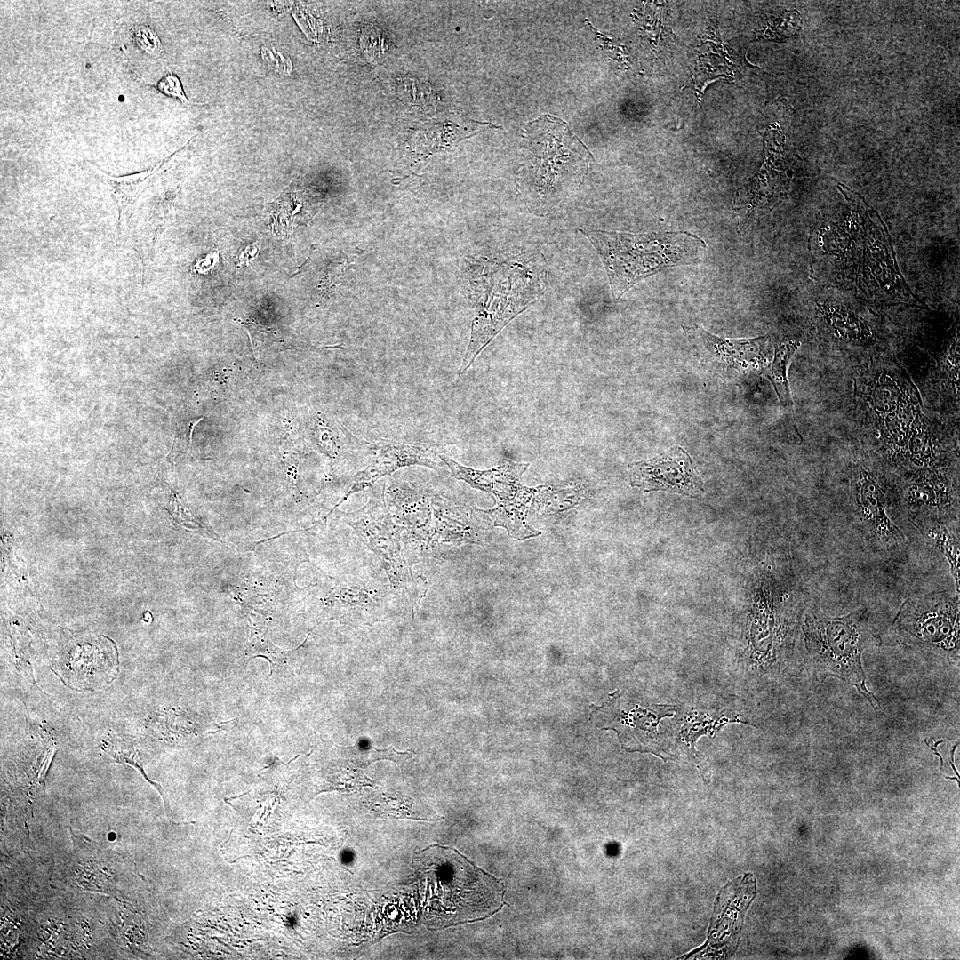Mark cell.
I'll return each instance as SVG.
<instances>
[{"mask_svg": "<svg viewBox=\"0 0 960 960\" xmlns=\"http://www.w3.org/2000/svg\"><path fill=\"white\" fill-rule=\"evenodd\" d=\"M838 188L845 203L820 217L811 232V276L866 300L924 307L900 271L880 215L858 194Z\"/></svg>", "mask_w": 960, "mask_h": 960, "instance_id": "obj_1", "label": "cell"}, {"mask_svg": "<svg viewBox=\"0 0 960 960\" xmlns=\"http://www.w3.org/2000/svg\"><path fill=\"white\" fill-rule=\"evenodd\" d=\"M415 860L423 917L432 925L484 919L503 906L500 881L455 849L432 844Z\"/></svg>", "mask_w": 960, "mask_h": 960, "instance_id": "obj_2", "label": "cell"}, {"mask_svg": "<svg viewBox=\"0 0 960 960\" xmlns=\"http://www.w3.org/2000/svg\"><path fill=\"white\" fill-rule=\"evenodd\" d=\"M523 134L520 188L529 209L545 215L582 182L592 156L564 121L548 115L527 124Z\"/></svg>", "mask_w": 960, "mask_h": 960, "instance_id": "obj_3", "label": "cell"}, {"mask_svg": "<svg viewBox=\"0 0 960 960\" xmlns=\"http://www.w3.org/2000/svg\"><path fill=\"white\" fill-rule=\"evenodd\" d=\"M580 231L598 252L615 300L641 280L666 268L697 263L707 248L702 238L687 231Z\"/></svg>", "mask_w": 960, "mask_h": 960, "instance_id": "obj_4", "label": "cell"}, {"mask_svg": "<svg viewBox=\"0 0 960 960\" xmlns=\"http://www.w3.org/2000/svg\"><path fill=\"white\" fill-rule=\"evenodd\" d=\"M545 268L540 258L517 256L498 268L497 291L484 301L472 324L471 339L458 374L474 363L492 338L516 316L539 300L544 291Z\"/></svg>", "mask_w": 960, "mask_h": 960, "instance_id": "obj_5", "label": "cell"}, {"mask_svg": "<svg viewBox=\"0 0 960 960\" xmlns=\"http://www.w3.org/2000/svg\"><path fill=\"white\" fill-rule=\"evenodd\" d=\"M804 631L807 646L821 669L855 685L871 703L876 701L866 688L861 664L862 652L872 639L865 611L840 617L813 611L806 616Z\"/></svg>", "mask_w": 960, "mask_h": 960, "instance_id": "obj_6", "label": "cell"}, {"mask_svg": "<svg viewBox=\"0 0 960 960\" xmlns=\"http://www.w3.org/2000/svg\"><path fill=\"white\" fill-rule=\"evenodd\" d=\"M896 636L911 647L940 654L959 650V594L946 591L906 599L892 623Z\"/></svg>", "mask_w": 960, "mask_h": 960, "instance_id": "obj_7", "label": "cell"}, {"mask_svg": "<svg viewBox=\"0 0 960 960\" xmlns=\"http://www.w3.org/2000/svg\"><path fill=\"white\" fill-rule=\"evenodd\" d=\"M392 518L383 493L380 495L375 492L364 508L354 514L347 515L346 523L381 560L389 583L395 590L405 602L412 601V595L419 594V590L403 556V527Z\"/></svg>", "mask_w": 960, "mask_h": 960, "instance_id": "obj_8", "label": "cell"}, {"mask_svg": "<svg viewBox=\"0 0 960 960\" xmlns=\"http://www.w3.org/2000/svg\"><path fill=\"white\" fill-rule=\"evenodd\" d=\"M628 468L630 484L644 492L666 491L692 498H700L704 492V483L692 458L680 446Z\"/></svg>", "mask_w": 960, "mask_h": 960, "instance_id": "obj_9", "label": "cell"}, {"mask_svg": "<svg viewBox=\"0 0 960 960\" xmlns=\"http://www.w3.org/2000/svg\"><path fill=\"white\" fill-rule=\"evenodd\" d=\"M695 356L723 375H742L761 361L767 337L731 340L717 337L698 325L684 328Z\"/></svg>", "mask_w": 960, "mask_h": 960, "instance_id": "obj_10", "label": "cell"}, {"mask_svg": "<svg viewBox=\"0 0 960 960\" xmlns=\"http://www.w3.org/2000/svg\"><path fill=\"white\" fill-rule=\"evenodd\" d=\"M852 500L858 521L878 547L892 550L905 544L903 532L887 513L882 488L873 474L861 466L852 471Z\"/></svg>", "mask_w": 960, "mask_h": 960, "instance_id": "obj_11", "label": "cell"}, {"mask_svg": "<svg viewBox=\"0 0 960 960\" xmlns=\"http://www.w3.org/2000/svg\"><path fill=\"white\" fill-rule=\"evenodd\" d=\"M71 831L73 857L67 867L66 883L74 889L122 895L121 878L112 852L84 836Z\"/></svg>", "mask_w": 960, "mask_h": 960, "instance_id": "obj_12", "label": "cell"}, {"mask_svg": "<svg viewBox=\"0 0 960 960\" xmlns=\"http://www.w3.org/2000/svg\"><path fill=\"white\" fill-rule=\"evenodd\" d=\"M370 449L372 452L371 461L364 469L355 475L349 490L333 509L351 494L363 491L399 468L416 465L437 469L444 463L438 453L425 445L383 441L370 445Z\"/></svg>", "mask_w": 960, "mask_h": 960, "instance_id": "obj_13", "label": "cell"}, {"mask_svg": "<svg viewBox=\"0 0 960 960\" xmlns=\"http://www.w3.org/2000/svg\"><path fill=\"white\" fill-rule=\"evenodd\" d=\"M444 465L451 471L452 476L469 484L472 487L494 494L500 500L508 499L513 491L515 483L528 464H514L502 461L500 465L490 470H476L464 467L448 456L439 453Z\"/></svg>", "mask_w": 960, "mask_h": 960, "instance_id": "obj_14", "label": "cell"}, {"mask_svg": "<svg viewBox=\"0 0 960 960\" xmlns=\"http://www.w3.org/2000/svg\"><path fill=\"white\" fill-rule=\"evenodd\" d=\"M67 676L81 687H97L110 681L115 670L113 659L100 648L89 645L83 650H72L65 660Z\"/></svg>", "mask_w": 960, "mask_h": 960, "instance_id": "obj_15", "label": "cell"}, {"mask_svg": "<svg viewBox=\"0 0 960 960\" xmlns=\"http://www.w3.org/2000/svg\"><path fill=\"white\" fill-rule=\"evenodd\" d=\"M959 520L931 521L917 524L916 527L946 557L950 566V572L959 594Z\"/></svg>", "mask_w": 960, "mask_h": 960, "instance_id": "obj_16", "label": "cell"}, {"mask_svg": "<svg viewBox=\"0 0 960 960\" xmlns=\"http://www.w3.org/2000/svg\"><path fill=\"white\" fill-rule=\"evenodd\" d=\"M798 347L799 342L791 340L778 346L771 365L764 372V376L769 379L776 391L783 412L788 420V425L796 431L793 401L787 377V367Z\"/></svg>", "mask_w": 960, "mask_h": 960, "instance_id": "obj_17", "label": "cell"}, {"mask_svg": "<svg viewBox=\"0 0 960 960\" xmlns=\"http://www.w3.org/2000/svg\"><path fill=\"white\" fill-rule=\"evenodd\" d=\"M155 171L156 169L123 177H112L100 171L105 182L110 188L111 196L117 207L118 227L126 219L140 194L148 185V180Z\"/></svg>", "mask_w": 960, "mask_h": 960, "instance_id": "obj_18", "label": "cell"}, {"mask_svg": "<svg viewBox=\"0 0 960 960\" xmlns=\"http://www.w3.org/2000/svg\"><path fill=\"white\" fill-rule=\"evenodd\" d=\"M132 37L137 46L147 54L159 57L164 52L156 33L148 25H137L132 28Z\"/></svg>", "mask_w": 960, "mask_h": 960, "instance_id": "obj_19", "label": "cell"}, {"mask_svg": "<svg viewBox=\"0 0 960 960\" xmlns=\"http://www.w3.org/2000/svg\"><path fill=\"white\" fill-rule=\"evenodd\" d=\"M316 442L318 446L330 457H334L340 450V436L337 430L323 418L316 421Z\"/></svg>", "mask_w": 960, "mask_h": 960, "instance_id": "obj_20", "label": "cell"}, {"mask_svg": "<svg viewBox=\"0 0 960 960\" xmlns=\"http://www.w3.org/2000/svg\"><path fill=\"white\" fill-rule=\"evenodd\" d=\"M361 44L368 58L377 59L384 52L381 34L374 28H367L361 36Z\"/></svg>", "mask_w": 960, "mask_h": 960, "instance_id": "obj_21", "label": "cell"}, {"mask_svg": "<svg viewBox=\"0 0 960 960\" xmlns=\"http://www.w3.org/2000/svg\"><path fill=\"white\" fill-rule=\"evenodd\" d=\"M157 89L164 94L179 99L182 103L191 104L186 97L180 80L176 75L169 74L160 79Z\"/></svg>", "mask_w": 960, "mask_h": 960, "instance_id": "obj_22", "label": "cell"}, {"mask_svg": "<svg viewBox=\"0 0 960 960\" xmlns=\"http://www.w3.org/2000/svg\"><path fill=\"white\" fill-rule=\"evenodd\" d=\"M204 416L205 415L200 416V417H198L196 419H191V420H188L186 422V424H185V432H186V435H187V440H188V446L190 445L191 441H192V434H193V429H194L195 426L201 420H203Z\"/></svg>", "mask_w": 960, "mask_h": 960, "instance_id": "obj_23", "label": "cell"}]
</instances>
